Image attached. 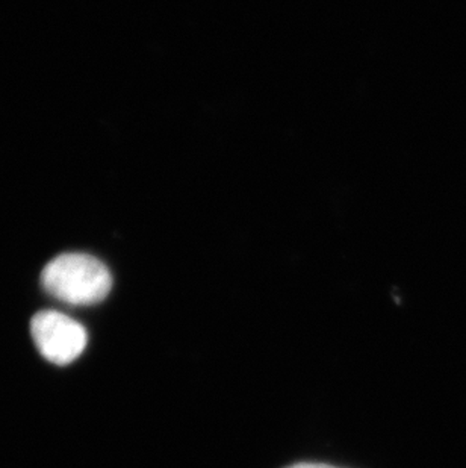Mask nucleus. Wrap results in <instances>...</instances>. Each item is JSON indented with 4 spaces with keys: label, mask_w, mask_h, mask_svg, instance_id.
<instances>
[{
    "label": "nucleus",
    "mask_w": 466,
    "mask_h": 468,
    "mask_svg": "<svg viewBox=\"0 0 466 468\" xmlns=\"http://www.w3.org/2000/svg\"><path fill=\"white\" fill-rule=\"evenodd\" d=\"M31 334L40 354L58 366H66L79 358L89 343L85 327L58 311L36 314L31 322Z\"/></svg>",
    "instance_id": "nucleus-2"
},
{
    "label": "nucleus",
    "mask_w": 466,
    "mask_h": 468,
    "mask_svg": "<svg viewBox=\"0 0 466 468\" xmlns=\"http://www.w3.org/2000/svg\"><path fill=\"white\" fill-rule=\"evenodd\" d=\"M286 468H339L334 465L322 464V463H297Z\"/></svg>",
    "instance_id": "nucleus-3"
},
{
    "label": "nucleus",
    "mask_w": 466,
    "mask_h": 468,
    "mask_svg": "<svg viewBox=\"0 0 466 468\" xmlns=\"http://www.w3.org/2000/svg\"><path fill=\"white\" fill-rule=\"evenodd\" d=\"M46 292L69 305H94L112 288V276L101 261L87 253H64L41 273Z\"/></svg>",
    "instance_id": "nucleus-1"
}]
</instances>
